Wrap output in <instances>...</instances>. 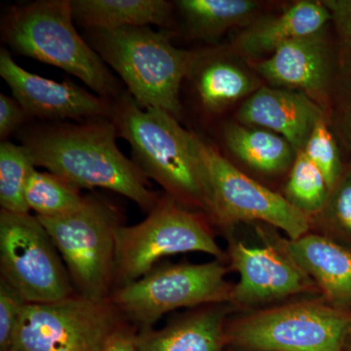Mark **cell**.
Segmentation results:
<instances>
[{
	"label": "cell",
	"mask_w": 351,
	"mask_h": 351,
	"mask_svg": "<svg viewBox=\"0 0 351 351\" xmlns=\"http://www.w3.org/2000/svg\"><path fill=\"white\" fill-rule=\"evenodd\" d=\"M319 216L328 226L351 237V164L330 191Z\"/></svg>",
	"instance_id": "obj_27"
},
{
	"label": "cell",
	"mask_w": 351,
	"mask_h": 351,
	"mask_svg": "<svg viewBox=\"0 0 351 351\" xmlns=\"http://www.w3.org/2000/svg\"><path fill=\"white\" fill-rule=\"evenodd\" d=\"M199 145L213 191L212 221L221 226L261 221L283 230L291 240L308 233L309 217L283 195L244 174L200 137Z\"/></svg>",
	"instance_id": "obj_11"
},
{
	"label": "cell",
	"mask_w": 351,
	"mask_h": 351,
	"mask_svg": "<svg viewBox=\"0 0 351 351\" xmlns=\"http://www.w3.org/2000/svg\"><path fill=\"white\" fill-rule=\"evenodd\" d=\"M125 318L110 300L95 301L77 294L60 301L27 304L12 350L104 351Z\"/></svg>",
	"instance_id": "obj_9"
},
{
	"label": "cell",
	"mask_w": 351,
	"mask_h": 351,
	"mask_svg": "<svg viewBox=\"0 0 351 351\" xmlns=\"http://www.w3.org/2000/svg\"><path fill=\"white\" fill-rule=\"evenodd\" d=\"M228 256L232 269L239 274V283L232 286L230 304L258 306L317 289L276 245L267 242L265 246H248L230 241Z\"/></svg>",
	"instance_id": "obj_13"
},
{
	"label": "cell",
	"mask_w": 351,
	"mask_h": 351,
	"mask_svg": "<svg viewBox=\"0 0 351 351\" xmlns=\"http://www.w3.org/2000/svg\"><path fill=\"white\" fill-rule=\"evenodd\" d=\"M237 119L242 125L278 134L298 154L304 151L316 124L325 119V110L302 92L263 86L244 101Z\"/></svg>",
	"instance_id": "obj_15"
},
{
	"label": "cell",
	"mask_w": 351,
	"mask_h": 351,
	"mask_svg": "<svg viewBox=\"0 0 351 351\" xmlns=\"http://www.w3.org/2000/svg\"><path fill=\"white\" fill-rule=\"evenodd\" d=\"M110 119L149 179L182 206L199 209L212 219L213 191L199 136L164 110L138 107L127 91L113 101Z\"/></svg>",
	"instance_id": "obj_2"
},
{
	"label": "cell",
	"mask_w": 351,
	"mask_h": 351,
	"mask_svg": "<svg viewBox=\"0 0 351 351\" xmlns=\"http://www.w3.org/2000/svg\"><path fill=\"white\" fill-rule=\"evenodd\" d=\"M302 152L324 176L331 191L341 179L343 167L338 145L328 128L326 119L320 120L314 127Z\"/></svg>",
	"instance_id": "obj_26"
},
{
	"label": "cell",
	"mask_w": 351,
	"mask_h": 351,
	"mask_svg": "<svg viewBox=\"0 0 351 351\" xmlns=\"http://www.w3.org/2000/svg\"><path fill=\"white\" fill-rule=\"evenodd\" d=\"M174 6L165 0H71L75 22L86 31L152 25L169 27Z\"/></svg>",
	"instance_id": "obj_20"
},
{
	"label": "cell",
	"mask_w": 351,
	"mask_h": 351,
	"mask_svg": "<svg viewBox=\"0 0 351 351\" xmlns=\"http://www.w3.org/2000/svg\"><path fill=\"white\" fill-rule=\"evenodd\" d=\"M223 137L233 156L263 174H280L291 169L297 156L286 138L258 127L230 123L223 128Z\"/></svg>",
	"instance_id": "obj_21"
},
{
	"label": "cell",
	"mask_w": 351,
	"mask_h": 351,
	"mask_svg": "<svg viewBox=\"0 0 351 351\" xmlns=\"http://www.w3.org/2000/svg\"><path fill=\"white\" fill-rule=\"evenodd\" d=\"M254 66L272 86L302 92L323 108L332 71L331 53L323 31L284 43Z\"/></svg>",
	"instance_id": "obj_14"
},
{
	"label": "cell",
	"mask_w": 351,
	"mask_h": 351,
	"mask_svg": "<svg viewBox=\"0 0 351 351\" xmlns=\"http://www.w3.org/2000/svg\"><path fill=\"white\" fill-rule=\"evenodd\" d=\"M339 36L351 53V0H325Z\"/></svg>",
	"instance_id": "obj_30"
},
{
	"label": "cell",
	"mask_w": 351,
	"mask_h": 351,
	"mask_svg": "<svg viewBox=\"0 0 351 351\" xmlns=\"http://www.w3.org/2000/svg\"><path fill=\"white\" fill-rule=\"evenodd\" d=\"M56 246L76 294L107 301L114 290L115 239L119 208L99 195L63 216L38 217Z\"/></svg>",
	"instance_id": "obj_5"
},
{
	"label": "cell",
	"mask_w": 351,
	"mask_h": 351,
	"mask_svg": "<svg viewBox=\"0 0 351 351\" xmlns=\"http://www.w3.org/2000/svg\"><path fill=\"white\" fill-rule=\"evenodd\" d=\"M174 5L191 38L214 40L232 27L253 22L260 4L253 0H179Z\"/></svg>",
	"instance_id": "obj_22"
},
{
	"label": "cell",
	"mask_w": 351,
	"mask_h": 351,
	"mask_svg": "<svg viewBox=\"0 0 351 351\" xmlns=\"http://www.w3.org/2000/svg\"><path fill=\"white\" fill-rule=\"evenodd\" d=\"M228 304H212L173 320L161 329L135 334L138 351H223Z\"/></svg>",
	"instance_id": "obj_18"
},
{
	"label": "cell",
	"mask_w": 351,
	"mask_h": 351,
	"mask_svg": "<svg viewBox=\"0 0 351 351\" xmlns=\"http://www.w3.org/2000/svg\"><path fill=\"white\" fill-rule=\"evenodd\" d=\"M218 260L154 267L147 276L114 289L110 301L134 324L154 326L166 313L182 307L230 304L232 286Z\"/></svg>",
	"instance_id": "obj_8"
},
{
	"label": "cell",
	"mask_w": 351,
	"mask_h": 351,
	"mask_svg": "<svg viewBox=\"0 0 351 351\" xmlns=\"http://www.w3.org/2000/svg\"><path fill=\"white\" fill-rule=\"evenodd\" d=\"M86 40L121 77L138 107L182 119V84L201 52L176 47L169 34L149 25L86 31Z\"/></svg>",
	"instance_id": "obj_3"
},
{
	"label": "cell",
	"mask_w": 351,
	"mask_h": 351,
	"mask_svg": "<svg viewBox=\"0 0 351 351\" xmlns=\"http://www.w3.org/2000/svg\"><path fill=\"white\" fill-rule=\"evenodd\" d=\"M330 189L318 168L304 152H298L290 169L284 197L306 216L319 215L326 205Z\"/></svg>",
	"instance_id": "obj_25"
},
{
	"label": "cell",
	"mask_w": 351,
	"mask_h": 351,
	"mask_svg": "<svg viewBox=\"0 0 351 351\" xmlns=\"http://www.w3.org/2000/svg\"><path fill=\"white\" fill-rule=\"evenodd\" d=\"M104 351H138L135 334L123 326L110 339Z\"/></svg>",
	"instance_id": "obj_31"
},
{
	"label": "cell",
	"mask_w": 351,
	"mask_h": 351,
	"mask_svg": "<svg viewBox=\"0 0 351 351\" xmlns=\"http://www.w3.org/2000/svg\"><path fill=\"white\" fill-rule=\"evenodd\" d=\"M0 75L29 119L52 122L112 119L113 101L91 93L69 80L55 82L29 73L14 61L6 48L0 52Z\"/></svg>",
	"instance_id": "obj_12"
},
{
	"label": "cell",
	"mask_w": 351,
	"mask_h": 351,
	"mask_svg": "<svg viewBox=\"0 0 351 351\" xmlns=\"http://www.w3.org/2000/svg\"><path fill=\"white\" fill-rule=\"evenodd\" d=\"M117 127L110 119L52 122L21 132L36 167L44 168L75 188L105 189L149 212L161 196L149 179L117 145Z\"/></svg>",
	"instance_id": "obj_1"
},
{
	"label": "cell",
	"mask_w": 351,
	"mask_h": 351,
	"mask_svg": "<svg viewBox=\"0 0 351 351\" xmlns=\"http://www.w3.org/2000/svg\"><path fill=\"white\" fill-rule=\"evenodd\" d=\"M25 196L29 212L49 218L75 211L84 203L86 195L57 175L36 169L27 182Z\"/></svg>",
	"instance_id": "obj_23"
},
{
	"label": "cell",
	"mask_w": 351,
	"mask_h": 351,
	"mask_svg": "<svg viewBox=\"0 0 351 351\" xmlns=\"http://www.w3.org/2000/svg\"><path fill=\"white\" fill-rule=\"evenodd\" d=\"M201 110L208 115L223 112L260 88L256 76L228 58L201 52L188 76Z\"/></svg>",
	"instance_id": "obj_19"
},
{
	"label": "cell",
	"mask_w": 351,
	"mask_h": 351,
	"mask_svg": "<svg viewBox=\"0 0 351 351\" xmlns=\"http://www.w3.org/2000/svg\"><path fill=\"white\" fill-rule=\"evenodd\" d=\"M0 272L27 304L76 294L63 258L36 215L0 210Z\"/></svg>",
	"instance_id": "obj_10"
},
{
	"label": "cell",
	"mask_w": 351,
	"mask_h": 351,
	"mask_svg": "<svg viewBox=\"0 0 351 351\" xmlns=\"http://www.w3.org/2000/svg\"><path fill=\"white\" fill-rule=\"evenodd\" d=\"M36 169L29 152L23 145L2 142L0 145V205L14 213H29L25 189Z\"/></svg>",
	"instance_id": "obj_24"
},
{
	"label": "cell",
	"mask_w": 351,
	"mask_h": 351,
	"mask_svg": "<svg viewBox=\"0 0 351 351\" xmlns=\"http://www.w3.org/2000/svg\"><path fill=\"white\" fill-rule=\"evenodd\" d=\"M29 119V115L15 98L0 94V138L2 142L8 141L9 136L19 131Z\"/></svg>",
	"instance_id": "obj_29"
},
{
	"label": "cell",
	"mask_w": 351,
	"mask_h": 351,
	"mask_svg": "<svg viewBox=\"0 0 351 351\" xmlns=\"http://www.w3.org/2000/svg\"><path fill=\"white\" fill-rule=\"evenodd\" d=\"M315 283L328 304L351 307V252L319 234L306 233L300 239L276 244Z\"/></svg>",
	"instance_id": "obj_16"
},
{
	"label": "cell",
	"mask_w": 351,
	"mask_h": 351,
	"mask_svg": "<svg viewBox=\"0 0 351 351\" xmlns=\"http://www.w3.org/2000/svg\"><path fill=\"white\" fill-rule=\"evenodd\" d=\"M346 351H351V331L346 343Z\"/></svg>",
	"instance_id": "obj_33"
},
{
	"label": "cell",
	"mask_w": 351,
	"mask_h": 351,
	"mask_svg": "<svg viewBox=\"0 0 351 351\" xmlns=\"http://www.w3.org/2000/svg\"><path fill=\"white\" fill-rule=\"evenodd\" d=\"M1 38L17 54L77 77L95 94L114 101L123 92L107 64L75 25L71 0H38L11 7Z\"/></svg>",
	"instance_id": "obj_4"
},
{
	"label": "cell",
	"mask_w": 351,
	"mask_h": 351,
	"mask_svg": "<svg viewBox=\"0 0 351 351\" xmlns=\"http://www.w3.org/2000/svg\"><path fill=\"white\" fill-rule=\"evenodd\" d=\"M330 20L323 1H298L277 15L254 20L234 38L232 49L247 59L270 56L288 41L323 31Z\"/></svg>",
	"instance_id": "obj_17"
},
{
	"label": "cell",
	"mask_w": 351,
	"mask_h": 351,
	"mask_svg": "<svg viewBox=\"0 0 351 351\" xmlns=\"http://www.w3.org/2000/svg\"><path fill=\"white\" fill-rule=\"evenodd\" d=\"M10 351H15V350H10Z\"/></svg>",
	"instance_id": "obj_34"
},
{
	"label": "cell",
	"mask_w": 351,
	"mask_h": 351,
	"mask_svg": "<svg viewBox=\"0 0 351 351\" xmlns=\"http://www.w3.org/2000/svg\"><path fill=\"white\" fill-rule=\"evenodd\" d=\"M339 131L348 147H351V104L341 113L339 119Z\"/></svg>",
	"instance_id": "obj_32"
},
{
	"label": "cell",
	"mask_w": 351,
	"mask_h": 351,
	"mask_svg": "<svg viewBox=\"0 0 351 351\" xmlns=\"http://www.w3.org/2000/svg\"><path fill=\"white\" fill-rule=\"evenodd\" d=\"M27 304L13 286L0 278V351L12 350L16 331Z\"/></svg>",
	"instance_id": "obj_28"
},
{
	"label": "cell",
	"mask_w": 351,
	"mask_h": 351,
	"mask_svg": "<svg viewBox=\"0 0 351 351\" xmlns=\"http://www.w3.org/2000/svg\"><path fill=\"white\" fill-rule=\"evenodd\" d=\"M351 311L306 301L261 311L226 327V343L244 351H343Z\"/></svg>",
	"instance_id": "obj_7"
},
{
	"label": "cell",
	"mask_w": 351,
	"mask_h": 351,
	"mask_svg": "<svg viewBox=\"0 0 351 351\" xmlns=\"http://www.w3.org/2000/svg\"><path fill=\"white\" fill-rule=\"evenodd\" d=\"M189 252L225 256L204 217L161 196L144 221L117 230L114 289L147 276L163 258Z\"/></svg>",
	"instance_id": "obj_6"
}]
</instances>
